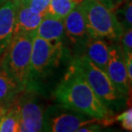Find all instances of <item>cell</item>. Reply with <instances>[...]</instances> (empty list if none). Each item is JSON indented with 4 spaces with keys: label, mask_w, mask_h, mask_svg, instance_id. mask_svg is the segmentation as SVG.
I'll use <instances>...</instances> for the list:
<instances>
[{
    "label": "cell",
    "mask_w": 132,
    "mask_h": 132,
    "mask_svg": "<svg viewBox=\"0 0 132 132\" xmlns=\"http://www.w3.org/2000/svg\"><path fill=\"white\" fill-rule=\"evenodd\" d=\"M62 56L63 46L61 41L52 42L34 35L28 87L35 79L45 76L53 67H57Z\"/></svg>",
    "instance_id": "obj_5"
},
{
    "label": "cell",
    "mask_w": 132,
    "mask_h": 132,
    "mask_svg": "<svg viewBox=\"0 0 132 132\" xmlns=\"http://www.w3.org/2000/svg\"><path fill=\"white\" fill-rule=\"evenodd\" d=\"M114 120L118 121L121 123L123 129L126 130L131 131L132 130V109H130L125 111L121 114L117 116Z\"/></svg>",
    "instance_id": "obj_19"
},
{
    "label": "cell",
    "mask_w": 132,
    "mask_h": 132,
    "mask_svg": "<svg viewBox=\"0 0 132 132\" xmlns=\"http://www.w3.org/2000/svg\"><path fill=\"white\" fill-rule=\"evenodd\" d=\"M81 0H50L47 14L59 19H64Z\"/></svg>",
    "instance_id": "obj_16"
},
{
    "label": "cell",
    "mask_w": 132,
    "mask_h": 132,
    "mask_svg": "<svg viewBox=\"0 0 132 132\" xmlns=\"http://www.w3.org/2000/svg\"><path fill=\"white\" fill-rule=\"evenodd\" d=\"M22 92L23 90L8 72L0 59V105L2 109L11 104Z\"/></svg>",
    "instance_id": "obj_13"
},
{
    "label": "cell",
    "mask_w": 132,
    "mask_h": 132,
    "mask_svg": "<svg viewBox=\"0 0 132 132\" xmlns=\"http://www.w3.org/2000/svg\"><path fill=\"white\" fill-rule=\"evenodd\" d=\"M121 49L123 53L132 52V30L130 29L123 30V33L121 36Z\"/></svg>",
    "instance_id": "obj_20"
},
{
    "label": "cell",
    "mask_w": 132,
    "mask_h": 132,
    "mask_svg": "<svg viewBox=\"0 0 132 132\" xmlns=\"http://www.w3.org/2000/svg\"><path fill=\"white\" fill-rule=\"evenodd\" d=\"M23 4L27 5L34 12L42 15H47L50 0H28V1H19Z\"/></svg>",
    "instance_id": "obj_18"
},
{
    "label": "cell",
    "mask_w": 132,
    "mask_h": 132,
    "mask_svg": "<svg viewBox=\"0 0 132 132\" xmlns=\"http://www.w3.org/2000/svg\"><path fill=\"white\" fill-rule=\"evenodd\" d=\"M20 105V132H37L43 130L44 112L41 106L31 95L19 98Z\"/></svg>",
    "instance_id": "obj_7"
},
{
    "label": "cell",
    "mask_w": 132,
    "mask_h": 132,
    "mask_svg": "<svg viewBox=\"0 0 132 132\" xmlns=\"http://www.w3.org/2000/svg\"><path fill=\"white\" fill-rule=\"evenodd\" d=\"M4 1H5V0H0V4H3V3H4Z\"/></svg>",
    "instance_id": "obj_24"
},
{
    "label": "cell",
    "mask_w": 132,
    "mask_h": 132,
    "mask_svg": "<svg viewBox=\"0 0 132 132\" xmlns=\"http://www.w3.org/2000/svg\"><path fill=\"white\" fill-rule=\"evenodd\" d=\"M15 0H5L0 4V57L14 35Z\"/></svg>",
    "instance_id": "obj_9"
},
{
    "label": "cell",
    "mask_w": 132,
    "mask_h": 132,
    "mask_svg": "<svg viewBox=\"0 0 132 132\" xmlns=\"http://www.w3.org/2000/svg\"><path fill=\"white\" fill-rule=\"evenodd\" d=\"M84 56L105 72L109 59V46L102 39L88 37L86 42V54Z\"/></svg>",
    "instance_id": "obj_14"
},
{
    "label": "cell",
    "mask_w": 132,
    "mask_h": 132,
    "mask_svg": "<svg viewBox=\"0 0 132 132\" xmlns=\"http://www.w3.org/2000/svg\"><path fill=\"white\" fill-rule=\"evenodd\" d=\"M17 97L11 104L2 109L0 116V132L19 131L20 105Z\"/></svg>",
    "instance_id": "obj_15"
},
{
    "label": "cell",
    "mask_w": 132,
    "mask_h": 132,
    "mask_svg": "<svg viewBox=\"0 0 132 132\" xmlns=\"http://www.w3.org/2000/svg\"><path fill=\"white\" fill-rule=\"evenodd\" d=\"M110 81L117 90L125 97L130 94L131 83L129 81L123 62V52L119 46L109 47V59L105 69Z\"/></svg>",
    "instance_id": "obj_6"
},
{
    "label": "cell",
    "mask_w": 132,
    "mask_h": 132,
    "mask_svg": "<svg viewBox=\"0 0 132 132\" xmlns=\"http://www.w3.org/2000/svg\"><path fill=\"white\" fill-rule=\"evenodd\" d=\"M17 1H28V0H17Z\"/></svg>",
    "instance_id": "obj_25"
},
{
    "label": "cell",
    "mask_w": 132,
    "mask_h": 132,
    "mask_svg": "<svg viewBox=\"0 0 132 132\" xmlns=\"http://www.w3.org/2000/svg\"><path fill=\"white\" fill-rule=\"evenodd\" d=\"M15 15L14 34L20 33L32 34L35 32L45 15L34 12L29 7L17 0Z\"/></svg>",
    "instance_id": "obj_11"
},
{
    "label": "cell",
    "mask_w": 132,
    "mask_h": 132,
    "mask_svg": "<svg viewBox=\"0 0 132 132\" xmlns=\"http://www.w3.org/2000/svg\"><path fill=\"white\" fill-rule=\"evenodd\" d=\"M57 101L63 107L88 117L113 123V112L96 96L84 76L73 64L54 92Z\"/></svg>",
    "instance_id": "obj_1"
},
{
    "label": "cell",
    "mask_w": 132,
    "mask_h": 132,
    "mask_svg": "<svg viewBox=\"0 0 132 132\" xmlns=\"http://www.w3.org/2000/svg\"><path fill=\"white\" fill-rule=\"evenodd\" d=\"M80 6L89 38L119 40L123 28L118 22L113 10L101 0H81Z\"/></svg>",
    "instance_id": "obj_2"
},
{
    "label": "cell",
    "mask_w": 132,
    "mask_h": 132,
    "mask_svg": "<svg viewBox=\"0 0 132 132\" xmlns=\"http://www.w3.org/2000/svg\"><path fill=\"white\" fill-rule=\"evenodd\" d=\"M118 22L123 30L132 28V3L131 0H125L113 10Z\"/></svg>",
    "instance_id": "obj_17"
},
{
    "label": "cell",
    "mask_w": 132,
    "mask_h": 132,
    "mask_svg": "<svg viewBox=\"0 0 132 132\" xmlns=\"http://www.w3.org/2000/svg\"><path fill=\"white\" fill-rule=\"evenodd\" d=\"M101 1L104 3L107 7H109L110 9L114 10L115 8H117L118 5L121 4L123 1H125V0H101Z\"/></svg>",
    "instance_id": "obj_22"
},
{
    "label": "cell",
    "mask_w": 132,
    "mask_h": 132,
    "mask_svg": "<svg viewBox=\"0 0 132 132\" xmlns=\"http://www.w3.org/2000/svg\"><path fill=\"white\" fill-rule=\"evenodd\" d=\"M72 64L81 71L96 96L108 109L113 112L123 106L126 97L117 90L104 70L85 56L74 59Z\"/></svg>",
    "instance_id": "obj_4"
},
{
    "label": "cell",
    "mask_w": 132,
    "mask_h": 132,
    "mask_svg": "<svg viewBox=\"0 0 132 132\" xmlns=\"http://www.w3.org/2000/svg\"><path fill=\"white\" fill-rule=\"evenodd\" d=\"M1 113H2V107H1V105H0V116H1Z\"/></svg>",
    "instance_id": "obj_23"
},
{
    "label": "cell",
    "mask_w": 132,
    "mask_h": 132,
    "mask_svg": "<svg viewBox=\"0 0 132 132\" xmlns=\"http://www.w3.org/2000/svg\"><path fill=\"white\" fill-rule=\"evenodd\" d=\"M34 33L14 34L0 57L3 65L23 91L29 81L30 60Z\"/></svg>",
    "instance_id": "obj_3"
},
{
    "label": "cell",
    "mask_w": 132,
    "mask_h": 132,
    "mask_svg": "<svg viewBox=\"0 0 132 132\" xmlns=\"http://www.w3.org/2000/svg\"><path fill=\"white\" fill-rule=\"evenodd\" d=\"M64 34L71 43H86L88 39L85 20L80 4H77L64 19Z\"/></svg>",
    "instance_id": "obj_10"
},
{
    "label": "cell",
    "mask_w": 132,
    "mask_h": 132,
    "mask_svg": "<svg viewBox=\"0 0 132 132\" xmlns=\"http://www.w3.org/2000/svg\"><path fill=\"white\" fill-rule=\"evenodd\" d=\"M93 123H102L105 126L111 125L105 120L98 119L81 114L74 115L70 113H62L54 117L50 122V128L53 132H73L83 126L93 125Z\"/></svg>",
    "instance_id": "obj_8"
},
{
    "label": "cell",
    "mask_w": 132,
    "mask_h": 132,
    "mask_svg": "<svg viewBox=\"0 0 132 132\" xmlns=\"http://www.w3.org/2000/svg\"><path fill=\"white\" fill-rule=\"evenodd\" d=\"M123 62H125L129 81L131 83L132 82V52L123 53Z\"/></svg>",
    "instance_id": "obj_21"
},
{
    "label": "cell",
    "mask_w": 132,
    "mask_h": 132,
    "mask_svg": "<svg viewBox=\"0 0 132 132\" xmlns=\"http://www.w3.org/2000/svg\"><path fill=\"white\" fill-rule=\"evenodd\" d=\"M34 35L52 42L62 41L64 35V19L46 15L34 32Z\"/></svg>",
    "instance_id": "obj_12"
}]
</instances>
